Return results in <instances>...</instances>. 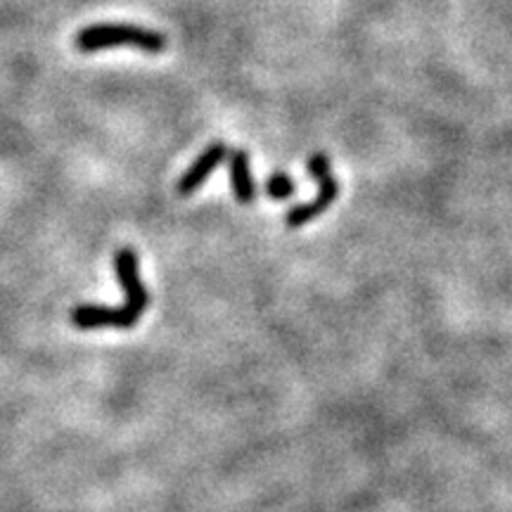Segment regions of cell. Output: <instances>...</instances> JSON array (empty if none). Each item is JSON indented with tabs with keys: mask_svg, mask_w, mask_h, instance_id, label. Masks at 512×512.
<instances>
[{
	"mask_svg": "<svg viewBox=\"0 0 512 512\" xmlns=\"http://www.w3.org/2000/svg\"><path fill=\"white\" fill-rule=\"evenodd\" d=\"M81 53H95L107 48H138L143 53L159 55L166 50V36L159 31L136 27V24H93L81 29L74 38Z\"/></svg>",
	"mask_w": 512,
	"mask_h": 512,
	"instance_id": "cell-1",
	"label": "cell"
},
{
	"mask_svg": "<svg viewBox=\"0 0 512 512\" xmlns=\"http://www.w3.org/2000/svg\"><path fill=\"white\" fill-rule=\"evenodd\" d=\"M143 313L133 309V306H98V304H81L69 313L74 328L81 330H102V328H114V330H128L138 323Z\"/></svg>",
	"mask_w": 512,
	"mask_h": 512,
	"instance_id": "cell-2",
	"label": "cell"
},
{
	"mask_svg": "<svg viewBox=\"0 0 512 512\" xmlns=\"http://www.w3.org/2000/svg\"><path fill=\"white\" fill-rule=\"evenodd\" d=\"M114 271H117V278L121 287H124L126 304L133 306V309L145 313L147 304H150V294H147L143 278H140V261L138 254L133 249L121 247L117 254H114Z\"/></svg>",
	"mask_w": 512,
	"mask_h": 512,
	"instance_id": "cell-3",
	"label": "cell"
},
{
	"mask_svg": "<svg viewBox=\"0 0 512 512\" xmlns=\"http://www.w3.org/2000/svg\"><path fill=\"white\" fill-rule=\"evenodd\" d=\"M226 157H228V147L223 143H214V145L204 147L202 155L190 164V169L185 171V174L181 176V181H178V195L181 197L195 195V192L200 190L204 183H207V178L214 174L216 169H219Z\"/></svg>",
	"mask_w": 512,
	"mask_h": 512,
	"instance_id": "cell-4",
	"label": "cell"
},
{
	"mask_svg": "<svg viewBox=\"0 0 512 512\" xmlns=\"http://www.w3.org/2000/svg\"><path fill=\"white\" fill-rule=\"evenodd\" d=\"M318 183V195L316 200L306 202V204H297V207H292L290 211L285 214V226L287 228H302L306 223H311L313 219H318L320 214H325V211L330 209V204L337 202L339 197V183L335 176H328V178H320Z\"/></svg>",
	"mask_w": 512,
	"mask_h": 512,
	"instance_id": "cell-5",
	"label": "cell"
},
{
	"mask_svg": "<svg viewBox=\"0 0 512 512\" xmlns=\"http://www.w3.org/2000/svg\"><path fill=\"white\" fill-rule=\"evenodd\" d=\"M228 174L235 200L240 204H252L256 197V183L252 176V162H249V155L245 150L228 152Z\"/></svg>",
	"mask_w": 512,
	"mask_h": 512,
	"instance_id": "cell-6",
	"label": "cell"
},
{
	"mask_svg": "<svg viewBox=\"0 0 512 512\" xmlns=\"http://www.w3.org/2000/svg\"><path fill=\"white\" fill-rule=\"evenodd\" d=\"M294 190H297V185H294L292 176H287L285 171H273L271 176H268L266 181V195L271 197V200H290L294 195Z\"/></svg>",
	"mask_w": 512,
	"mask_h": 512,
	"instance_id": "cell-7",
	"label": "cell"
},
{
	"mask_svg": "<svg viewBox=\"0 0 512 512\" xmlns=\"http://www.w3.org/2000/svg\"><path fill=\"white\" fill-rule=\"evenodd\" d=\"M306 166H309V174L313 181H320V178L332 176V162L328 155H323V152H313V155L309 157V162H306Z\"/></svg>",
	"mask_w": 512,
	"mask_h": 512,
	"instance_id": "cell-8",
	"label": "cell"
}]
</instances>
